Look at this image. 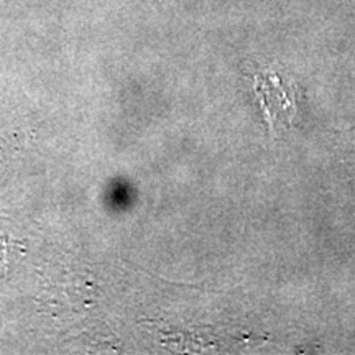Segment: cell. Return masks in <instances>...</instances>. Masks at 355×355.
Wrapping results in <instances>:
<instances>
[{
  "label": "cell",
  "mask_w": 355,
  "mask_h": 355,
  "mask_svg": "<svg viewBox=\"0 0 355 355\" xmlns=\"http://www.w3.org/2000/svg\"><path fill=\"white\" fill-rule=\"evenodd\" d=\"M254 89L270 130H290L298 114L295 83L277 69H265L254 76Z\"/></svg>",
  "instance_id": "obj_1"
}]
</instances>
